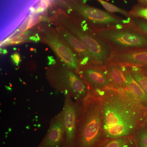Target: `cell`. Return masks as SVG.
<instances>
[{"label":"cell","mask_w":147,"mask_h":147,"mask_svg":"<svg viewBox=\"0 0 147 147\" xmlns=\"http://www.w3.org/2000/svg\"><path fill=\"white\" fill-rule=\"evenodd\" d=\"M57 20V24L67 30L84 44L99 66L105 67L110 59L112 51L108 45L89 30L87 24L83 26L65 14L59 15Z\"/></svg>","instance_id":"obj_5"},{"label":"cell","mask_w":147,"mask_h":147,"mask_svg":"<svg viewBox=\"0 0 147 147\" xmlns=\"http://www.w3.org/2000/svg\"><path fill=\"white\" fill-rule=\"evenodd\" d=\"M65 128L62 111L51 119L47 132L37 147H65Z\"/></svg>","instance_id":"obj_10"},{"label":"cell","mask_w":147,"mask_h":147,"mask_svg":"<svg viewBox=\"0 0 147 147\" xmlns=\"http://www.w3.org/2000/svg\"><path fill=\"white\" fill-rule=\"evenodd\" d=\"M7 53V50L5 49H1V53L3 55H5Z\"/></svg>","instance_id":"obj_26"},{"label":"cell","mask_w":147,"mask_h":147,"mask_svg":"<svg viewBox=\"0 0 147 147\" xmlns=\"http://www.w3.org/2000/svg\"><path fill=\"white\" fill-rule=\"evenodd\" d=\"M144 125L145 127L147 129V110L146 114V117H145V119L144 121Z\"/></svg>","instance_id":"obj_27"},{"label":"cell","mask_w":147,"mask_h":147,"mask_svg":"<svg viewBox=\"0 0 147 147\" xmlns=\"http://www.w3.org/2000/svg\"><path fill=\"white\" fill-rule=\"evenodd\" d=\"M105 68L111 86L117 90H129L122 66L112 59L105 64Z\"/></svg>","instance_id":"obj_13"},{"label":"cell","mask_w":147,"mask_h":147,"mask_svg":"<svg viewBox=\"0 0 147 147\" xmlns=\"http://www.w3.org/2000/svg\"><path fill=\"white\" fill-rule=\"evenodd\" d=\"M129 90L141 105L147 110V94L132 76L127 67L122 66Z\"/></svg>","instance_id":"obj_14"},{"label":"cell","mask_w":147,"mask_h":147,"mask_svg":"<svg viewBox=\"0 0 147 147\" xmlns=\"http://www.w3.org/2000/svg\"><path fill=\"white\" fill-rule=\"evenodd\" d=\"M132 137L136 147H147V129L144 124L138 129Z\"/></svg>","instance_id":"obj_17"},{"label":"cell","mask_w":147,"mask_h":147,"mask_svg":"<svg viewBox=\"0 0 147 147\" xmlns=\"http://www.w3.org/2000/svg\"><path fill=\"white\" fill-rule=\"evenodd\" d=\"M56 29L64 41L77 55L81 67L88 65L99 66L92 55L76 37L60 25L57 24Z\"/></svg>","instance_id":"obj_11"},{"label":"cell","mask_w":147,"mask_h":147,"mask_svg":"<svg viewBox=\"0 0 147 147\" xmlns=\"http://www.w3.org/2000/svg\"><path fill=\"white\" fill-rule=\"evenodd\" d=\"M138 1L143 7H147V0H138Z\"/></svg>","instance_id":"obj_24"},{"label":"cell","mask_w":147,"mask_h":147,"mask_svg":"<svg viewBox=\"0 0 147 147\" xmlns=\"http://www.w3.org/2000/svg\"><path fill=\"white\" fill-rule=\"evenodd\" d=\"M32 32L30 30H27V31L21 34L18 36L13 37L12 38L9 40L5 42V45H16L19 44L22 42H25L30 40V36H32Z\"/></svg>","instance_id":"obj_19"},{"label":"cell","mask_w":147,"mask_h":147,"mask_svg":"<svg viewBox=\"0 0 147 147\" xmlns=\"http://www.w3.org/2000/svg\"><path fill=\"white\" fill-rule=\"evenodd\" d=\"M79 74L88 85L90 93L92 94L98 96L103 91L113 88L105 67L96 65L84 66L81 67Z\"/></svg>","instance_id":"obj_9"},{"label":"cell","mask_w":147,"mask_h":147,"mask_svg":"<svg viewBox=\"0 0 147 147\" xmlns=\"http://www.w3.org/2000/svg\"></svg>","instance_id":"obj_28"},{"label":"cell","mask_w":147,"mask_h":147,"mask_svg":"<svg viewBox=\"0 0 147 147\" xmlns=\"http://www.w3.org/2000/svg\"><path fill=\"white\" fill-rule=\"evenodd\" d=\"M110 59L122 66L140 67L147 64V47L112 53Z\"/></svg>","instance_id":"obj_12"},{"label":"cell","mask_w":147,"mask_h":147,"mask_svg":"<svg viewBox=\"0 0 147 147\" xmlns=\"http://www.w3.org/2000/svg\"><path fill=\"white\" fill-rule=\"evenodd\" d=\"M90 30L109 46L112 53L147 47V36L131 22L115 26L91 27Z\"/></svg>","instance_id":"obj_3"},{"label":"cell","mask_w":147,"mask_h":147,"mask_svg":"<svg viewBox=\"0 0 147 147\" xmlns=\"http://www.w3.org/2000/svg\"><path fill=\"white\" fill-rule=\"evenodd\" d=\"M63 114L65 128V147H74L80 103L74 102L71 96L64 95Z\"/></svg>","instance_id":"obj_8"},{"label":"cell","mask_w":147,"mask_h":147,"mask_svg":"<svg viewBox=\"0 0 147 147\" xmlns=\"http://www.w3.org/2000/svg\"><path fill=\"white\" fill-rule=\"evenodd\" d=\"M139 67L142 70H143L144 72L147 74V64L140 67Z\"/></svg>","instance_id":"obj_23"},{"label":"cell","mask_w":147,"mask_h":147,"mask_svg":"<svg viewBox=\"0 0 147 147\" xmlns=\"http://www.w3.org/2000/svg\"><path fill=\"white\" fill-rule=\"evenodd\" d=\"M127 67L134 79L147 94V74L138 67Z\"/></svg>","instance_id":"obj_15"},{"label":"cell","mask_w":147,"mask_h":147,"mask_svg":"<svg viewBox=\"0 0 147 147\" xmlns=\"http://www.w3.org/2000/svg\"><path fill=\"white\" fill-rule=\"evenodd\" d=\"M38 34L41 41L53 50L57 60L79 74L81 65L79 58L62 38L57 29L44 26Z\"/></svg>","instance_id":"obj_6"},{"label":"cell","mask_w":147,"mask_h":147,"mask_svg":"<svg viewBox=\"0 0 147 147\" xmlns=\"http://www.w3.org/2000/svg\"><path fill=\"white\" fill-rule=\"evenodd\" d=\"M125 147H136V145H135V143H134V140H133L129 144H128Z\"/></svg>","instance_id":"obj_25"},{"label":"cell","mask_w":147,"mask_h":147,"mask_svg":"<svg viewBox=\"0 0 147 147\" xmlns=\"http://www.w3.org/2000/svg\"><path fill=\"white\" fill-rule=\"evenodd\" d=\"M74 9L85 21L91 24L92 27L102 28L125 25L131 22V19L125 20L99 9L84 4H77Z\"/></svg>","instance_id":"obj_7"},{"label":"cell","mask_w":147,"mask_h":147,"mask_svg":"<svg viewBox=\"0 0 147 147\" xmlns=\"http://www.w3.org/2000/svg\"><path fill=\"white\" fill-rule=\"evenodd\" d=\"M11 59L15 65L18 66L21 61V56L19 53H15L11 55Z\"/></svg>","instance_id":"obj_22"},{"label":"cell","mask_w":147,"mask_h":147,"mask_svg":"<svg viewBox=\"0 0 147 147\" xmlns=\"http://www.w3.org/2000/svg\"><path fill=\"white\" fill-rule=\"evenodd\" d=\"M132 137H123L105 140L100 147H125L133 141Z\"/></svg>","instance_id":"obj_16"},{"label":"cell","mask_w":147,"mask_h":147,"mask_svg":"<svg viewBox=\"0 0 147 147\" xmlns=\"http://www.w3.org/2000/svg\"><path fill=\"white\" fill-rule=\"evenodd\" d=\"M98 97L102 104L105 140L132 137L144 124L147 110L129 90L109 88Z\"/></svg>","instance_id":"obj_1"},{"label":"cell","mask_w":147,"mask_h":147,"mask_svg":"<svg viewBox=\"0 0 147 147\" xmlns=\"http://www.w3.org/2000/svg\"><path fill=\"white\" fill-rule=\"evenodd\" d=\"M131 24L137 27L140 30L147 36V21L139 18H132Z\"/></svg>","instance_id":"obj_21"},{"label":"cell","mask_w":147,"mask_h":147,"mask_svg":"<svg viewBox=\"0 0 147 147\" xmlns=\"http://www.w3.org/2000/svg\"><path fill=\"white\" fill-rule=\"evenodd\" d=\"M104 141L101 100L90 93L80 103L74 147H100Z\"/></svg>","instance_id":"obj_2"},{"label":"cell","mask_w":147,"mask_h":147,"mask_svg":"<svg viewBox=\"0 0 147 147\" xmlns=\"http://www.w3.org/2000/svg\"><path fill=\"white\" fill-rule=\"evenodd\" d=\"M46 78L55 90L68 95L78 103L89 95V88L81 75L60 61L57 60L56 63L48 67Z\"/></svg>","instance_id":"obj_4"},{"label":"cell","mask_w":147,"mask_h":147,"mask_svg":"<svg viewBox=\"0 0 147 147\" xmlns=\"http://www.w3.org/2000/svg\"><path fill=\"white\" fill-rule=\"evenodd\" d=\"M96 1L100 3L102 7L108 12L121 13L127 18H129V12L127 11L118 7L104 0H96Z\"/></svg>","instance_id":"obj_18"},{"label":"cell","mask_w":147,"mask_h":147,"mask_svg":"<svg viewBox=\"0 0 147 147\" xmlns=\"http://www.w3.org/2000/svg\"><path fill=\"white\" fill-rule=\"evenodd\" d=\"M129 18H142L147 21V7L136 5L129 12Z\"/></svg>","instance_id":"obj_20"}]
</instances>
